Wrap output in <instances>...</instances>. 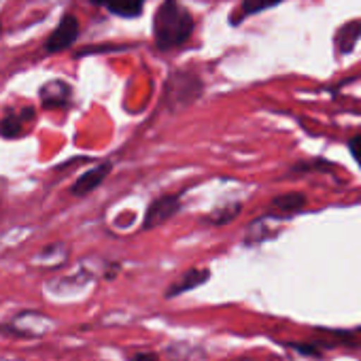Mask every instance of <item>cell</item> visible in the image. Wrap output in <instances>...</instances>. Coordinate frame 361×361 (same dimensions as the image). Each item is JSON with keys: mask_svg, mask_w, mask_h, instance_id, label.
Listing matches in <instances>:
<instances>
[{"mask_svg": "<svg viewBox=\"0 0 361 361\" xmlns=\"http://www.w3.org/2000/svg\"><path fill=\"white\" fill-rule=\"evenodd\" d=\"M102 5H104L113 16L132 20V18H138V16L142 13L145 0H104Z\"/></svg>", "mask_w": 361, "mask_h": 361, "instance_id": "obj_10", "label": "cell"}, {"mask_svg": "<svg viewBox=\"0 0 361 361\" xmlns=\"http://www.w3.org/2000/svg\"><path fill=\"white\" fill-rule=\"evenodd\" d=\"M130 361H157V357L151 353H138V355H130Z\"/></svg>", "mask_w": 361, "mask_h": 361, "instance_id": "obj_14", "label": "cell"}, {"mask_svg": "<svg viewBox=\"0 0 361 361\" xmlns=\"http://www.w3.org/2000/svg\"><path fill=\"white\" fill-rule=\"evenodd\" d=\"M178 207H180L178 196H161L155 202H151V207L145 215V230L166 224L172 215L178 213Z\"/></svg>", "mask_w": 361, "mask_h": 361, "instance_id": "obj_4", "label": "cell"}, {"mask_svg": "<svg viewBox=\"0 0 361 361\" xmlns=\"http://www.w3.org/2000/svg\"><path fill=\"white\" fill-rule=\"evenodd\" d=\"M194 32L192 13L178 0H164L153 20V39L159 49H172L190 41Z\"/></svg>", "mask_w": 361, "mask_h": 361, "instance_id": "obj_1", "label": "cell"}, {"mask_svg": "<svg viewBox=\"0 0 361 361\" xmlns=\"http://www.w3.org/2000/svg\"><path fill=\"white\" fill-rule=\"evenodd\" d=\"M304 207H306V196H304V194H298V192H291V194L276 196V198L270 202V215L289 217V215L300 213Z\"/></svg>", "mask_w": 361, "mask_h": 361, "instance_id": "obj_5", "label": "cell"}, {"mask_svg": "<svg viewBox=\"0 0 361 361\" xmlns=\"http://www.w3.org/2000/svg\"><path fill=\"white\" fill-rule=\"evenodd\" d=\"M202 92V83L198 77L190 73H174L168 83V96L172 98L174 104L178 106H188L192 104Z\"/></svg>", "mask_w": 361, "mask_h": 361, "instance_id": "obj_2", "label": "cell"}, {"mask_svg": "<svg viewBox=\"0 0 361 361\" xmlns=\"http://www.w3.org/2000/svg\"><path fill=\"white\" fill-rule=\"evenodd\" d=\"M92 3H94V5H102V3H104V0H92Z\"/></svg>", "mask_w": 361, "mask_h": 361, "instance_id": "obj_15", "label": "cell"}, {"mask_svg": "<svg viewBox=\"0 0 361 361\" xmlns=\"http://www.w3.org/2000/svg\"><path fill=\"white\" fill-rule=\"evenodd\" d=\"M109 170H111V164H100V166H96V168H92L90 172H85V174H81L77 180H75V185H73V194L75 196H85V194H90V192H94L102 180H104V176L109 174Z\"/></svg>", "mask_w": 361, "mask_h": 361, "instance_id": "obj_6", "label": "cell"}, {"mask_svg": "<svg viewBox=\"0 0 361 361\" xmlns=\"http://www.w3.org/2000/svg\"><path fill=\"white\" fill-rule=\"evenodd\" d=\"M348 149H350V155L355 157V161H357L359 168H361V134H357V136H353V138L348 140Z\"/></svg>", "mask_w": 361, "mask_h": 361, "instance_id": "obj_13", "label": "cell"}, {"mask_svg": "<svg viewBox=\"0 0 361 361\" xmlns=\"http://www.w3.org/2000/svg\"><path fill=\"white\" fill-rule=\"evenodd\" d=\"M79 37V22L75 16H64L62 22L58 24V28L51 32L47 45H45V51L47 54H58L66 47H71Z\"/></svg>", "mask_w": 361, "mask_h": 361, "instance_id": "obj_3", "label": "cell"}, {"mask_svg": "<svg viewBox=\"0 0 361 361\" xmlns=\"http://www.w3.org/2000/svg\"><path fill=\"white\" fill-rule=\"evenodd\" d=\"M71 85L66 81H54V83H47L43 85L41 90V100H43V106L51 109V106H64L71 98Z\"/></svg>", "mask_w": 361, "mask_h": 361, "instance_id": "obj_7", "label": "cell"}, {"mask_svg": "<svg viewBox=\"0 0 361 361\" xmlns=\"http://www.w3.org/2000/svg\"><path fill=\"white\" fill-rule=\"evenodd\" d=\"M209 276H211V272L209 270H190V272H185L183 276H180L170 289H168V298H172V295H180V293H185V291H190V289H196V287H200L202 283H207L209 281Z\"/></svg>", "mask_w": 361, "mask_h": 361, "instance_id": "obj_9", "label": "cell"}, {"mask_svg": "<svg viewBox=\"0 0 361 361\" xmlns=\"http://www.w3.org/2000/svg\"><path fill=\"white\" fill-rule=\"evenodd\" d=\"M281 3H283V0H245V3H243V16L262 13V11L272 9V7H276Z\"/></svg>", "mask_w": 361, "mask_h": 361, "instance_id": "obj_11", "label": "cell"}, {"mask_svg": "<svg viewBox=\"0 0 361 361\" xmlns=\"http://www.w3.org/2000/svg\"><path fill=\"white\" fill-rule=\"evenodd\" d=\"M22 132V117H5L3 121H0V134H3L5 138H13Z\"/></svg>", "mask_w": 361, "mask_h": 361, "instance_id": "obj_12", "label": "cell"}, {"mask_svg": "<svg viewBox=\"0 0 361 361\" xmlns=\"http://www.w3.org/2000/svg\"><path fill=\"white\" fill-rule=\"evenodd\" d=\"M361 39V20H350L348 24H344L338 35H336V47L338 54H350L355 49V45Z\"/></svg>", "mask_w": 361, "mask_h": 361, "instance_id": "obj_8", "label": "cell"}]
</instances>
